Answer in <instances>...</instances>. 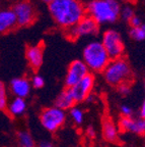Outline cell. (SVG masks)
<instances>
[{"instance_id":"cell-1","label":"cell","mask_w":145,"mask_h":147,"mask_svg":"<svg viewBox=\"0 0 145 147\" xmlns=\"http://www.w3.org/2000/svg\"><path fill=\"white\" fill-rule=\"evenodd\" d=\"M49 12L55 23L67 30L77 25L86 16V8L79 0H53Z\"/></svg>"},{"instance_id":"cell-2","label":"cell","mask_w":145,"mask_h":147,"mask_svg":"<svg viewBox=\"0 0 145 147\" xmlns=\"http://www.w3.org/2000/svg\"><path fill=\"white\" fill-rule=\"evenodd\" d=\"M85 8L86 14L98 25L115 23L121 12V4L118 0H92Z\"/></svg>"},{"instance_id":"cell-3","label":"cell","mask_w":145,"mask_h":147,"mask_svg":"<svg viewBox=\"0 0 145 147\" xmlns=\"http://www.w3.org/2000/svg\"><path fill=\"white\" fill-rule=\"evenodd\" d=\"M102 76L108 84L118 87L125 83L131 84L133 73L129 62L124 57H120L110 60L106 69L102 71Z\"/></svg>"},{"instance_id":"cell-4","label":"cell","mask_w":145,"mask_h":147,"mask_svg":"<svg viewBox=\"0 0 145 147\" xmlns=\"http://www.w3.org/2000/svg\"><path fill=\"white\" fill-rule=\"evenodd\" d=\"M110 60L111 59L102 42L92 41L84 47L82 52V61L85 63L88 71L100 73L106 69Z\"/></svg>"},{"instance_id":"cell-5","label":"cell","mask_w":145,"mask_h":147,"mask_svg":"<svg viewBox=\"0 0 145 147\" xmlns=\"http://www.w3.org/2000/svg\"><path fill=\"white\" fill-rule=\"evenodd\" d=\"M40 122L47 131L54 133L66 122V111L56 106L45 108L40 115Z\"/></svg>"},{"instance_id":"cell-6","label":"cell","mask_w":145,"mask_h":147,"mask_svg":"<svg viewBox=\"0 0 145 147\" xmlns=\"http://www.w3.org/2000/svg\"><path fill=\"white\" fill-rule=\"evenodd\" d=\"M102 44L106 49L110 59H117L123 57L124 54V43L121 35L116 30H108L104 33L102 38Z\"/></svg>"},{"instance_id":"cell-7","label":"cell","mask_w":145,"mask_h":147,"mask_svg":"<svg viewBox=\"0 0 145 147\" xmlns=\"http://www.w3.org/2000/svg\"><path fill=\"white\" fill-rule=\"evenodd\" d=\"M98 32V24L86 14L77 25L69 28L66 30V35L69 39L76 40L80 37L93 36Z\"/></svg>"},{"instance_id":"cell-8","label":"cell","mask_w":145,"mask_h":147,"mask_svg":"<svg viewBox=\"0 0 145 147\" xmlns=\"http://www.w3.org/2000/svg\"><path fill=\"white\" fill-rule=\"evenodd\" d=\"M93 86H94V77L92 74L89 73L84 78H82L79 82L76 83L73 87L69 88V91L74 99L75 103L85 101L87 96L91 94Z\"/></svg>"},{"instance_id":"cell-9","label":"cell","mask_w":145,"mask_h":147,"mask_svg":"<svg viewBox=\"0 0 145 147\" xmlns=\"http://www.w3.org/2000/svg\"><path fill=\"white\" fill-rule=\"evenodd\" d=\"M12 10L15 14L16 24L21 27L31 25L36 18L34 5L27 0H23V1L17 2L14 5Z\"/></svg>"},{"instance_id":"cell-10","label":"cell","mask_w":145,"mask_h":147,"mask_svg":"<svg viewBox=\"0 0 145 147\" xmlns=\"http://www.w3.org/2000/svg\"><path fill=\"white\" fill-rule=\"evenodd\" d=\"M89 71L87 69V67L85 65L82 60L76 59L73 60L70 64H69L67 73L65 76V86L66 89L73 87V86L78 83L82 78L88 75Z\"/></svg>"},{"instance_id":"cell-11","label":"cell","mask_w":145,"mask_h":147,"mask_svg":"<svg viewBox=\"0 0 145 147\" xmlns=\"http://www.w3.org/2000/svg\"><path fill=\"white\" fill-rule=\"evenodd\" d=\"M119 130L136 135H145V119L142 117H121L118 123Z\"/></svg>"},{"instance_id":"cell-12","label":"cell","mask_w":145,"mask_h":147,"mask_svg":"<svg viewBox=\"0 0 145 147\" xmlns=\"http://www.w3.org/2000/svg\"><path fill=\"white\" fill-rule=\"evenodd\" d=\"M10 90L15 97L25 99L30 95L32 84L27 78H14L10 82Z\"/></svg>"},{"instance_id":"cell-13","label":"cell","mask_w":145,"mask_h":147,"mask_svg":"<svg viewBox=\"0 0 145 147\" xmlns=\"http://www.w3.org/2000/svg\"><path fill=\"white\" fill-rule=\"evenodd\" d=\"M25 57L30 65L34 69L41 67L44 60V50L41 45H34L27 47L25 50Z\"/></svg>"},{"instance_id":"cell-14","label":"cell","mask_w":145,"mask_h":147,"mask_svg":"<svg viewBox=\"0 0 145 147\" xmlns=\"http://www.w3.org/2000/svg\"><path fill=\"white\" fill-rule=\"evenodd\" d=\"M102 136L108 142L115 143L119 139V128L115 123L109 117L102 121Z\"/></svg>"},{"instance_id":"cell-15","label":"cell","mask_w":145,"mask_h":147,"mask_svg":"<svg viewBox=\"0 0 145 147\" xmlns=\"http://www.w3.org/2000/svg\"><path fill=\"white\" fill-rule=\"evenodd\" d=\"M16 25V18L12 9L0 10V33L8 32Z\"/></svg>"},{"instance_id":"cell-16","label":"cell","mask_w":145,"mask_h":147,"mask_svg":"<svg viewBox=\"0 0 145 147\" xmlns=\"http://www.w3.org/2000/svg\"><path fill=\"white\" fill-rule=\"evenodd\" d=\"M74 104L75 101L73 99L69 89H65L56 97L54 106H56V107L60 108L62 110H67L72 108L74 106Z\"/></svg>"},{"instance_id":"cell-17","label":"cell","mask_w":145,"mask_h":147,"mask_svg":"<svg viewBox=\"0 0 145 147\" xmlns=\"http://www.w3.org/2000/svg\"><path fill=\"white\" fill-rule=\"evenodd\" d=\"M27 107V101L23 98H15L12 99V101L10 103H8L7 106V111L11 117H21L25 113Z\"/></svg>"},{"instance_id":"cell-18","label":"cell","mask_w":145,"mask_h":147,"mask_svg":"<svg viewBox=\"0 0 145 147\" xmlns=\"http://www.w3.org/2000/svg\"><path fill=\"white\" fill-rule=\"evenodd\" d=\"M18 143L21 147H35L34 138L27 131H19L17 133Z\"/></svg>"},{"instance_id":"cell-19","label":"cell","mask_w":145,"mask_h":147,"mask_svg":"<svg viewBox=\"0 0 145 147\" xmlns=\"http://www.w3.org/2000/svg\"><path fill=\"white\" fill-rule=\"evenodd\" d=\"M69 115L76 125H82V123L84 122V113L80 107L73 106L69 109Z\"/></svg>"},{"instance_id":"cell-20","label":"cell","mask_w":145,"mask_h":147,"mask_svg":"<svg viewBox=\"0 0 145 147\" xmlns=\"http://www.w3.org/2000/svg\"><path fill=\"white\" fill-rule=\"evenodd\" d=\"M8 106V99H7V92L4 83L0 81V110L7 111Z\"/></svg>"},{"instance_id":"cell-21","label":"cell","mask_w":145,"mask_h":147,"mask_svg":"<svg viewBox=\"0 0 145 147\" xmlns=\"http://www.w3.org/2000/svg\"><path fill=\"white\" fill-rule=\"evenodd\" d=\"M130 37L135 41H143L145 39V32L142 27L139 28H131L130 30Z\"/></svg>"},{"instance_id":"cell-22","label":"cell","mask_w":145,"mask_h":147,"mask_svg":"<svg viewBox=\"0 0 145 147\" xmlns=\"http://www.w3.org/2000/svg\"><path fill=\"white\" fill-rule=\"evenodd\" d=\"M134 14V10L130 5H125L124 7H121V12H120V16L126 22H129L133 16Z\"/></svg>"},{"instance_id":"cell-23","label":"cell","mask_w":145,"mask_h":147,"mask_svg":"<svg viewBox=\"0 0 145 147\" xmlns=\"http://www.w3.org/2000/svg\"><path fill=\"white\" fill-rule=\"evenodd\" d=\"M32 86L36 89H41V88L44 87L45 85V80L42 76H39V75H36V76L33 77L32 79Z\"/></svg>"},{"instance_id":"cell-24","label":"cell","mask_w":145,"mask_h":147,"mask_svg":"<svg viewBox=\"0 0 145 147\" xmlns=\"http://www.w3.org/2000/svg\"><path fill=\"white\" fill-rule=\"evenodd\" d=\"M120 113L123 117H132L134 115V110L131 106L127 104H123L120 107Z\"/></svg>"},{"instance_id":"cell-25","label":"cell","mask_w":145,"mask_h":147,"mask_svg":"<svg viewBox=\"0 0 145 147\" xmlns=\"http://www.w3.org/2000/svg\"><path fill=\"white\" fill-rule=\"evenodd\" d=\"M117 88H118V92L123 96H127L131 92V84L130 83H125V84L118 86Z\"/></svg>"},{"instance_id":"cell-26","label":"cell","mask_w":145,"mask_h":147,"mask_svg":"<svg viewBox=\"0 0 145 147\" xmlns=\"http://www.w3.org/2000/svg\"><path fill=\"white\" fill-rule=\"evenodd\" d=\"M129 24L132 28H139L143 25L142 24V21H141V18L137 16H134L133 18H131L129 21Z\"/></svg>"},{"instance_id":"cell-27","label":"cell","mask_w":145,"mask_h":147,"mask_svg":"<svg viewBox=\"0 0 145 147\" xmlns=\"http://www.w3.org/2000/svg\"><path fill=\"white\" fill-rule=\"evenodd\" d=\"M86 134H87V136L90 138H94L95 137V130L94 128H93L92 126H88L87 127V129H86Z\"/></svg>"},{"instance_id":"cell-28","label":"cell","mask_w":145,"mask_h":147,"mask_svg":"<svg viewBox=\"0 0 145 147\" xmlns=\"http://www.w3.org/2000/svg\"><path fill=\"white\" fill-rule=\"evenodd\" d=\"M38 147H55V146H54V144L51 142V141L43 140V141H41V142L39 143Z\"/></svg>"},{"instance_id":"cell-29","label":"cell","mask_w":145,"mask_h":147,"mask_svg":"<svg viewBox=\"0 0 145 147\" xmlns=\"http://www.w3.org/2000/svg\"><path fill=\"white\" fill-rule=\"evenodd\" d=\"M139 115H140V117H142V119H145V99H144V101H143L142 104H141V106H140Z\"/></svg>"},{"instance_id":"cell-30","label":"cell","mask_w":145,"mask_h":147,"mask_svg":"<svg viewBox=\"0 0 145 147\" xmlns=\"http://www.w3.org/2000/svg\"><path fill=\"white\" fill-rule=\"evenodd\" d=\"M95 100V96L91 93V94H89L88 96H87V98L85 99V102H90V103H92V102H94Z\"/></svg>"},{"instance_id":"cell-31","label":"cell","mask_w":145,"mask_h":147,"mask_svg":"<svg viewBox=\"0 0 145 147\" xmlns=\"http://www.w3.org/2000/svg\"><path fill=\"white\" fill-rule=\"evenodd\" d=\"M43 1H44V2H46V3H48V4H49L50 2H52L53 0H43Z\"/></svg>"},{"instance_id":"cell-32","label":"cell","mask_w":145,"mask_h":147,"mask_svg":"<svg viewBox=\"0 0 145 147\" xmlns=\"http://www.w3.org/2000/svg\"><path fill=\"white\" fill-rule=\"evenodd\" d=\"M141 27H142V29H143V30H144V32H145V24H143V25L141 26Z\"/></svg>"},{"instance_id":"cell-33","label":"cell","mask_w":145,"mask_h":147,"mask_svg":"<svg viewBox=\"0 0 145 147\" xmlns=\"http://www.w3.org/2000/svg\"><path fill=\"white\" fill-rule=\"evenodd\" d=\"M144 89H145V81H144Z\"/></svg>"},{"instance_id":"cell-34","label":"cell","mask_w":145,"mask_h":147,"mask_svg":"<svg viewBox=\"0 0 145 147\" xmlns=\"http://www.w3.org/2000/svg\"><path fill=\"white\" fill-rule=\"evenodd\" d=\"M144 147H145V146H144Z\"/></svg>"}]
</instances>
